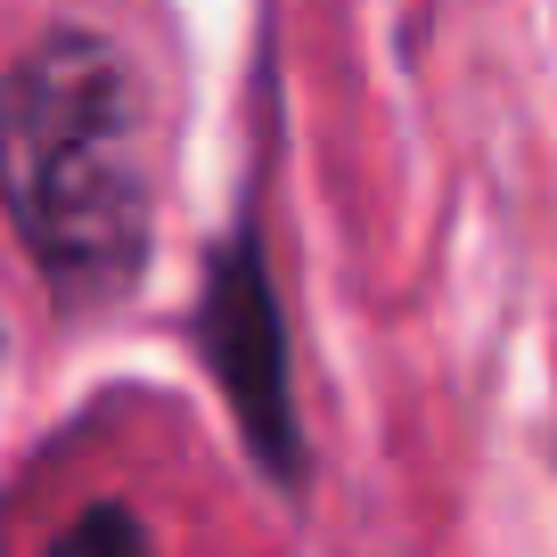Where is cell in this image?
I'll return each instance as SVG.
<instances>
[{"label":"cell","mask_w":557,"mask_h":557,"mask_svg":"<svg viewBox=\"0 0 557 557\" xmlns=\"http://www.w3.org/2000/svg\"><path fill=\"white\" fill-rule=\"evenodd\" d=\"M9 222L58 312H99L148 262L139 83L90 25H50L9 66Z\"/></svg>","instance_id":"cell-1"},{"label":"cell","mask_w":557,"mask_h":557,"mask_svg":"<svg viewBox=\"0 0 557 557\" xmlns=\"http://www.w3.org/2000/svg\"><path fill=\"white\" fill-rule=\"evenodd\" d=\"M197 336L222 401L238 410V435L255 451V468L271 484L296 492L304 484V418H296V369H287V312L271 287V255H262V222H255V189H246L230 238L206 262V304H197Z\"/></svg>","instance_id":"cell-2"},{"label":"cell","mask_w":557,"mask_h":557,"mask_svg":"<svg viewBox=\"0 0 557 557\" xmlns=\"http://www.w3.org/2000/svg\"><path fill=\"white\" fill-rule=\"evenodd\" d=\"M66 549H123V557H132V549H148V524H139L132 508H90L83 524L58 533V557H66Z\"/></svg>","instance_id":"cell-3"}]
</instances>
